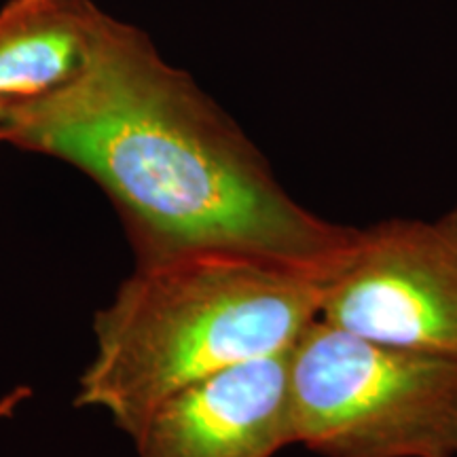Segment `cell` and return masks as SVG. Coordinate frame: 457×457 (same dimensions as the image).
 Here are the masks:
<instances>
[{"instance_id":"obj_1","label":"cell","mask_w":457,"mask_h":457,"mask_svg":"<svg viewBox=\"0 0 457 457\" xmlns=\"http://www.w3.org/2000/svg\"><path fill=\"white\" fill-rule=\"evenodd\" d=\"M7 142L87 174L111 197L134 254L227 248L335 273L358 236L290 197L191 74L104 11L81 68L13 102Z\"/></svg>"},{"instance_id":"obj_2","label":"cell","mask_w":457,"mask_h":457,"mask_svg":"<svg viewBox=\"0 0 457 457\" xmlns=\"http://www.w3.org/2000/svg\"><path fill=\"white\" fill-rule=\"evenodd\" d=\"M335 273L227 248L136 254L96 313L74 404L102 409L131 438L185 386L290 350L320 318Z\"/></svg>"},{"instance_id":"obj_3","label":"cell","mask_w":457,"mask_h":457,"mask_svg":"<svg viewBox=\"0 0 457 457\" xmlns=\"http://www.w3.org/2000/svg\"><path fill=\"white\" fill-rule=\"evenodd\" d=\"M293 447L320 457H457V358L318 318L290 350Z\"/></svg>"},{"instance_id":"obj_4","label":"cell","mask_w":457,"mask_h":457,"mask_svg":"<svg viewBox=\"0 0 457 457\" xmlns=\"http://www.w3.org/2000/svg\"><path fill=\"white\" fill-rule=\"evenodd\" d=\"M320 318L364 339L457 358V205L358 228Z\"/></svg>"},{"instance_id":"obj_5","label":"cell","mask_w":457,"mask_h":457,"mask_svg":"<svg viewBox=\"0 0 457 457\" xmlns=\"http://www.w3.org/2000/svg\"><path fill=\"white\" fill-rule=\"evenodd\" d=\"M290 350L236 364L171 394L131 436L136 455L273 457L293 447Z\"/></svg>"},{"instance_id":"obj_6","label":"cell","mask_w":457,"mask_h":457,"mask_svg":"<svg viewBox=\"0 0 457 457\" xmlns=\"http://www.w3.org/2000/svg\"><path fill=\"white\" fill-rule=\"evenodd\" d=\"M100 13L91 0H9L0 9V100L38 98L66 83Z\"/></svg>"},{"instance_id":"obj_7","label":"cell","mask_w":457,"mask_h":457,"mask_svg":"<svg viewBox=\"0 0 457 457\" xmlns=\"http://www.w3.org/2000/svg\"><path fill=\"white\" fill-rule=\"evenodd\" d=\"M30 396H32L30 387H15V390L4 394V396L0 398V421L13 415L17 407H20V404Z\"/></svg>"},{"instance_id":"obj_8","label":"cell","mask_w":457,"mask_h":457,"mask_svg":"<svg viewBox=\"0 0 457 457\" xmlns=\"http://www.w3.org/2000/svg\"><path fill=\"white\" fill-rule=\"evenodd\" d=\"M15 100H0V142H7L9 121H11V106Z\"/></svg>"}]
</instances>
